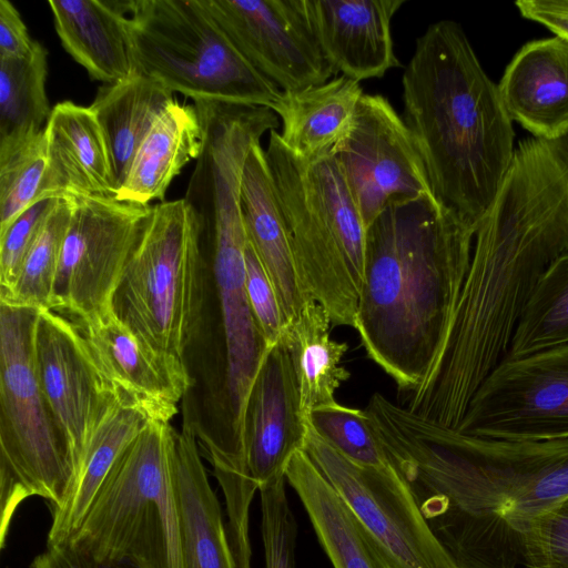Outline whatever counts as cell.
<instances>
[{"label": "cell", "mask_w": 568, "mask_h": 568, "mask_svg": "<svg viewBox=\"0 0 568 568\" xmlns=\"http://www.w3.org/2000/svg\"><path fill=\"white\" fill-rule=\"evenodd\" d=\"M567 252L568 176L548 141L525 139L476 231L442 349L399 405L456 429L480 384L506 357L541 277Z\"/></svg>", "instance_id": "6da1fadb"}, {"label": "cell", "mask_w": 568, "mask_h": 568, "mask_svg": "<svg viewBox=\"0 0 568 568\" xmlns=\"http://www.w3.org/2000/svg\"><path fill=\"white\" fill-rule=\"evenodd\" d=\"M365 412L389 463L458 568L520 567V537L528 524L568 497V438L473 436L379 393Z\"/></svg>", "instance_id": "7a4b0ae2"}, {"label": "cell", "mask_w": 568, "mask_h": 568, "mask_svg": "<svg viewBox=\"0 0 568 568\" xmlns=\"http://www.w3.org/2000/svg\"><path fill=\"white\" fill-rule=\"evenodd\" d=\"M475 234L434 195L392 202L365 231L355 329L400 394L420 384L442 349Z\"/></svg>", "instance_id": "3957f363"}, {"label": "cell", "mask_w": 568, "mask_h": 568, "mask_svg": "<svg viewBox=\"0 0 568 568\" xmlns=\"http://www.w3.org/2000/svg\"><path fill=\"white\" fill-rule=\"evenodd\" d=\"M404 122L434 197L476 231L515 155L513 120L460 24L417 38L402 78Z\"/></svg>", "instance_id": "277c9868"}, {"label": "cell", "mask_w": 568, "mask_h": 568, "mask_svg": "<svg viewBox=\"0 0 568 568\" xmlns=\"http://www.w3.org/2000/svg\"><path fill=\"white\" fill-rule=\"evenodd\" d=\"M206 266L184 197L152 205L113 303L118 318L190 388L187 353L203 325Z\"/></svg>", "instance_id": "5b68a950"}, {"label": "cell", "mask_w": 568, "mask_h": 568, "mask_svg": "<svg viewBox=\"0 0 568 568\" xmlns=\"http://www.w3.org/2000/svg\"><path fill=\"white\" fill-rule=\"evenodd\" d=\"M175 429L149 420L122 450L67 540L101 560L183 568L171 454Z\"/></svg>", "instance_id": "8992f818"}, {"label": "cell", "mask_w": 568, "mask_h": 568, "mask_svg": "<svg viewBox=\"0 0 568 568\" xmlns=\"http://www.w3.org/2000/svg\"><path fill=\"white\" fill-rule=\"evenodd\" d=\"M41 308L0 301V545L18 506L39 496L60 508L75 470L42 393L34 354Z\"/></svg>", "instance_id": "52a82bcc"}, {"label": "cell", "mask_w": 568, "mask_h": 568, "mask_svg": "<svg viewBox=\"0 0 568 568\" xmlns=\"http://www.w3.org/2000/svg\"><path fill=\"white\" fill-rule=\"evenodd\" d=\"M125 24L136 71L173 93L273 111L282 99L283 92L241 54L204 0H130Z\"/></svg>", "instance_id": "ba28073f"}, {"label": "cell", "mask_w": 568, "mask_h": 568, "mask_svg": "<svg viewBox=\"0 0 568 568\" xmlns=\"http://www.w3.org/2000/svg\"><path fill=\"white\" fill-rule=\"evenodd\" d=\"M304 450L393 568H458L392 464H356L310 424Z\"/></svg>", "instance_id": "9c48e42d"}, {"label": "cell", "mask_w": 568, "mask_h": 568, "mask_svg": "<svg viewBox=\"0 0 568 568\" xmlns=\"http://www.w3.org/2000/svg\"><path fill=\"white\" fill-rule=\"evenodd\" d=\"M50 310L73 323L114 313L113 303L150 206L113 197L73 199Z\"/></svg>", "instance_id": "30bf717a"}, {"label": "cell", "mask_w": 568, "mask_h": 568, "mask_svg": "<svg viewBox=\"0 0 568 568\" xmlns=\"http://www.w3.org/2000/svg\"><path fill=\"white\" fill-rule=\"evenodd\" d=\"M457 430L484 438H568V343L505 357L474 394Z\"/></svg>", "instance_id": "8fae6325"}, {"label": "cell", "mask_w": 568, "mask_h": 568, "mask_svg": "<svg viewBox=\"0 0 568 568\" xmlns=\"http://www.w3.org/2000/svg\"><path fill=\"white\" fill-rule=\"evenodd\" d=\"M335 158L365 231L392 202L433 195L410 131L382 94H363Z\"/></svg>", "instance_id": "7c38bea8"}, {"label": "cell", "mask_w": 568, "mask_h": 568, "mask_svg": "<svg viewBox=\"0 0 568 568\" xmlns=\"http://www.w3.org/2000/svg\"><path fill=\"white\" fill-rule=\"evenodd\" d=\"M265 153L307 294L327 311L333 325L355 328L362 281L315 207L302 161L275 130L270 132Z\"/></svg>", "instance_id": "4fadbf2b"}, {"label": "cell", "mask_w": 568, "mask_h": 568, "mask_svg": "<svg viewBox=\"0 0 568 568\" xmlns=\"http://www.w3.org/2000/svg\"><path fill=\"white\" fill-rule=\"evenodd\" d=\"M210 13L250 64L282 92L336 74L306 19L302 0H204Z\"/></svg>", "instance_id": "5bb4252c"}, {"label": "cell", "mask_w": 568, "mask_h": 568, "mask_svg": "<svg viewBox=\"0 0 568 568\" xmlns=\"http://www.w3.org/2000/svg\"><path fill=\"white\" fill-rule=\"evenodd\" d=\"M34 354L42 393L77 476L91 437L118 400L106 390L81 332L68 317L40 310Z\"/></svg>", "instance_id": "9a60e30c"}, {"label": "cell", "mask_w": 568, "mask_h": 568, "mask_svg": "<svg viewBox=\"0 0 568 568\" xmlns=\"http://www.w3.org/2000/svg\"><path fill=\"white\" fill-rule=\"evenodd\" d=\"M307 430L291 355L280 339L262 362L244 409L246 465L257 489L286 477L292 457L305 447Z\"/></svg>", "instance_id": "2e32d148"}, {"label": "cell", "mask_w": 568, "mask_h": 568, "mask_svg": "<svg viewBox=\"0 0 568 568\" xmlns=\"http://www.w3.org/2000/svg\"><path fill=\"white\" fill-rule=\"evenodd\" d=\"M74 324L106 390L149 420L170 423L191 388L154 357L115 313Z\"/></svg>", "instance_id": "e0dca14e"}, {"label": "cell", "mask_w": 568, "mask_h": 568, "mask_svg": "<svg viewBox=\"0 0 568 568\" xmlns=\"http://www.w3.org/2000/svg\"><path fill=\"white\" fill-rule=\"evenodd\" d=\"M312 32L335 72L358 82L400 67L390 21L405 0H302Z\"/></svg>", "instance_id": "ac0fdd59"}, {"label": "cell", "mask_w": 568, "mask_h": 568, "mask_svg": "<svg viewBox=\"0 0 568 568\" xmlns=\"http://www.w3.org/2000/svg\"><path fill=\"white\" fill-rule=\"evenodd\" d=\"M510 119L534 138L555 141L568 133V39L526 43L498 84Z\"/></svg>", "instance_id": "d6986e66"}, {"label": "cell", "mask_w": 568, "mask_h": 568, "mask_svg": "<svg viewBox=\"0 0 568 568\" xmlns=\"http://www.w3.org/2000/svg\"><path fill=\"white\" fill-rule=\"evenodd\" d=\"M171 468L183 568H236L220 503L209 483L186 408L181 430H175Z\"/></svg>", "instance_id": "ffe728a7"}, {"label": "cell", "mask_w": 568, "mask_h": 568, "mask_svg": "<svg viewBox=\"0 0 568 568\" xmlns=\"http://www.w3.org/2000/svg\"><path fill=\"white\" fill-rule=\"evenodd\" d=\"M241 203L247 239L272 280L287 327L313 300L298 274L261 142L251 146L243 166Z\"/></svg>", "instance_id": "44dd1931"}, {"label": "cell", "mask_w": 568, "mask_h": 568, "mask_svg": "<svg viewBox=\"0 0 568 568\" xmlns=\"http://www.w3.org/2000/svg\"><path fill=\"white\" fill-rule=\"evenodd\" d=\"M45 199L113 197L115 183L101 126L90 106L55 104L44 128Z\"/></svg>", "instance_id": "7402d4cb"}, {"label": "cell", "mask_w": 568, "mask_h": 568, "mask_svg": "<svg viewBox=\"0 0 568 568\" xmlns=\"http://www.w3.org/2000/svg\"><path fill=\"white\" fill-rule=\"evenodd\" d=\"M363 94L359 82L343 74L283 92L274 109L282 121L283 143L306 164L335 156L354 126Z\"/></svg>", "instance_id": "603a6c76"}, {"label": "cell", "mask_w": 568, "mask_h": 568, "mask_svg": "<svg viewBox=\"0 0 568 568\" xmlns=\"http://www.w3.org/2000/svg\"><path fill=\"white\" fill-rule=\"evenodd\" d=\"M55 31L65 51L104 84L136 73L128 31V1L50 0Z\"/></svg>", "instance_id": "cb8c5ba5"}, {"label": "cell", "mask_w": 568, "mask_h": 568, "mask_svg": "<svg viewBox=\"0 0 568 568\" xmlns=\"http://www.w3.org/2000/svg\"><path fill=\"white\" fill-rule=\"evenodd\" d=\"M202 125L194 104L173 100L155 119L141 142L114 199L139 206L159 200L183 166L197 159Z\"/></svg>", "instance_id": "d4e9b609"}, {"label": "cell", "mask_w": 568, "mask_h": 568, "mask_svg": "<svg viewBox=\"0 0 568 568\" xmlns=\"http://www.w3.org/2000/svg\"><path fill=\"white\" fill-rule=\"evenodd\" d=\"M285 476L333 568H393L304 449Z\"/></svg>", "instance_id": "484cf974"}, {"label": "cell", "mask_w": 568, "mask_h": 568, "mask_svg": "<svg viewBox=\"0 0 568 568\" xmlns=\"http://www.w3.org/2000/svg\"><path fill=\"white\" fill-rule=\"evenodd\" d=\"M173 100L170 89L140 72L99 88L90 108L109 150L115 193L153 122Z\"/></svg>", "instance_id": "4316f807"}, {"label": "cell", "mask_w": 568, "mask_h": 568, "mask_svg": "<svg viewBox=\"0 0 568 568\" xmlns=\"http://www.w3.org/2000/svg\"><path fill=\"white\" fill-rule=\"evenodd\" d=\"M331 324L327 311L311 301L281 338L291 355L305 416L313 409L336 404V390L351 377L341 365L348 345L331 337Z\"/></svg>", "instance_id": "83f0119b"}, {"label": "cell", "mask_w": 568, "mask_h": 568, "mask_svg": "<svg viewBox=\"0 0 568 568\" xmlns=\"http://www.w3.org/2000/svg\"><path fill=\"white\" fill-rule=\"evenodd\" d=\"M148 422L144 414L118 402L110 408L91 437L64 504L52 511L47 547L74 534L114 462Z\"/></svg>", "instance_id": "f1b7e54d"}, {"label": "cell", "mask_w": 568, "mask_h": 568, "mask_svg": "<svg viewBox=\"0 0 568 568\" xmlns=\"http://www.w3.org/2000/svg\"><path fill=\"white\" fill-rule=\"evenodd\" d=\"M47 70V50L39 42L28 58L0 59V148L44 129L52 111Z\"/></svg>", "instance_id": "f546056e"}, {"label": "cell", "mask_w": 568, "mask_h": 568, "mask_svg": "<svg viewBox=\"0 0 568 568\" xmlns=\"http://www.w3.org/2000/svg\"><path fill=\"white\" fill-rule=\"evenodd\" d=\"M73 206V199L54 200L23 257L14 284L8 292H0V301L50 310Z\"/></svg>", "instance_id": "4dcf8cb0"}, {"label": "cell", "mask_w": 568, "mask_h": 568, "mask_svg": "<svg viewBox=\"0 0 568 568\" xmlns=\"http://www.w3.org/2000/svg\"><path fill=\"white\" fill-rule=\"evenodd\" d=\"M302 163L311 199L363 285L365 227L337 160Z\"/></svg>", "instance_id": "1f68e13d"}, {"label": "cell", "mask_w": 568, "mask_h": 568, "mask_svg": "<svg viewBox=\"0 0 568 568\" xmlns=\"http://www.w3.org/2000/svg\"><path fill=\"white\" fill-rule=\"evenodd\" d=\"M568 343V252L546 271L515 331L506 357Z\"/></svg>", "instance_id": "d6a6232c"}, {"label": "cell", "mask_w": 568, "mask_h": 568, "mask_svg": "<svg viewBox=\"0 0 568 568\" xmlns=\"http://www.w3.org/2000/svg\"><path fill=\"white\" fill-rule=\"evenodd\" d=\"M47 173L44 129L20 142L0 148V233L26 210L48 200L44 194Z\"/></svg>", "instance_id": "836d02e7"}, {"label": "cell", "mask_w": 568, "mask_h": 568, "mask_svg": "<svg viewBox=\"0 0 568 568\" xmlns=\"http://www.w3.org/2000/svg\"><path fill=\"white\" fill-rule=\"evenodd\" d=\"M306 417L317 435L352 462L377 468L390 464L365 409L336 403L313 409Z\"/></svg>", "instance_id": "e575fe53"}, {"label": "cell", "mask_w": 568, "mask_h": 568, "mask_svg": "<svg viewBox=\"0 0 568 568\" xmlns=\"http://www.w3.org/2000/svg\"><path fill=\"white\" fill-rule=\"evenodd\" d=\"M286 477L258 489L265 568H296L297 524L290 507Z\"/></svg>", "instance_id": "d590c367"}, {"label": "cell", "mask_w": 568, "mask_h": 568, "mask_svg": "<svg viewBox=\"0 0 568 568\" xmlns=\"http://www.w3.org/2000/svg\"><path fill=\"white\" fill-rule=\"evenodd\" d=\"M520 555L525 568H568V497L528 524Z\"/></svg>", "instance_id": "8d00e7d4"}, {"label": "cell", "mask_w": 568, "mask_h": 568, "mask_svg": "<svg viewBox=\"0 0 568 568\" xmlns=\"http://www.w3.org/2000/svg\"><path fill=\"white\" fill-rule=\"evenodd\" d=\"M245 291L252 313L268 344H276L286 329L272 280L247 239L244 250Z\"/></svg>", "instance_id": "74e56055"}, {"label": "cell", "mask_w": 568, "mask_h": 568, "mask_svg": "<svg viewBox=\"0 0 568 568\" xmlns=\"http://www.w3.org/2000/svg\"><path fill=\"white\" fill-rule=\"evenodd\" d=\"M55 199L40 201L0 233V292H8L23 257Z\"/></svg>", "instance_id": "f35d334b"}, {"label": "cell", "mask_w": 568, "mask_h": 568, "mask_svg": "<svg viewBox=\"0 0 568 568\" xmlns=\"http://www.w3.org/2000/svg\"><path fill=\"white\" fill-rule=\"evenodd\" d=\"M37 44L16 7L8 0H0V59L28 58Z\"/></svg>", "instance_id": "ab89813d"}, {"label": "cell", "mask_w": 568, "mask_h": 568, "mask_svg": "<svg viewBox=\"0 0 568 568\" xmlns=\"http://www.w3.org/2000/svg\"><path fill=\"white\" fill-rule=\"evenodd\" d=\"M31 568H135L125 562L101 560L65 541L47 547Z\"/></svg>", "instance_id": "60d3db41"}, {"label": "cell", "mask_w": 568, "mask_h": 568, "mask_svg": "<svg viewBox=\"0 0 568 568\" xmlns=\"http://www.w3.org/2000/svg\"><path fill=\"white\" fill-rule=\"evenodd\" d=\"M520 14L568 39V0H518Z\"/></svg>", "instance_id": "b9f144b4"}, {"label": "cell", "mask_w": 568, "mask_h": 568, "mask_svg": "<svg viewBox=\"0 0 568 568\" xmlns=\"http://www.w3.org/2000/svg\"><path fill=\"white\" fill-rule=\"evenodd\" d=\"M548 142L568 176V133L555 141Z\"/></svg>", "instance_id": "7bdbcfd3"}]
</instances>
